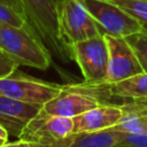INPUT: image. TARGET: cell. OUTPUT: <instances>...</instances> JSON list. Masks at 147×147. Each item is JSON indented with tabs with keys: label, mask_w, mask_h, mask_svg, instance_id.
I'll return each instance as SVG.
<instances>
[{
	"label": "cell",
	"mask_w": 147,
	"mask_h": 147,
	"mask_svg": "<svg viewBox=\"0 0 147 147\" xmlns=\"http://www.w3.org/2000/svg\"><path fill=\"white\" fill-rule=\"evenodd\" d=\"M0 48L18 65L39 70L51 65V54L30 24L20 28L0 23Z\"/></svg>",
	"instance_id": "1"
},
{
	"label": "cell",
	"mask_w": 147,
	"mask_h": 147,
	"mask_svg": "<svg viewBox=\"0 0 147 147\" xmlns=\"http://www.w3.org/2000/svg\"><path fill=\"white\" fill-rule=\"evenodd\" d=\"M72 133L71 117L47 115L40 109L17 139L29 142L31 147H67Z\"/></svg>",
	"instance_id": "2"
},
{
	"label": "cell",
	"mask_w": 147,
	"mask_h": 147,
	"mask_svg": "<svg viewBox=\"0 0 147 147\" xmlns=\"http://www.w3.org/2000/svg\"><path fill=\"white\" fill-rule=\"evenodd\" d=\"M25 10L28 23L34 32L47 42L60 56L69 55L70 51L64 45L59 30V1L57 0H21Z\"/></svg>",
	"instance_id": "3"
},
{
	"label": "cell",
	"mask_w": 147,
	"mask_h": 147,
	"mask_svg": "<svg viewBox=\"0 0 147 147\" xmlns=\"http://www.w3.org/2000/svg\"><path fill=\"white\" fill-rule=\"evenodd\" d=\"M71 59L78 64L85 84L102 85L108 74V45L105 34L88 38L70 45Z\"/></svg>",
	"instance_id": "4"
},
{
	"label": "cell",
	"mask_w": 147,
	"mask_h": 147,
	"mask_svg": "<svg viewBox=\"0 0 147 147\" xmlns=\"http://www.w3.org/2000/svg\"><path fill=\"white\" fill-rule=\"evenodd\" d=\"M59 30L69 51L71 44L103 34L82 0H59Z\"/></svg>",
	"instance_id": "5"
},
{
	"label": "cell",
	"mask_w": 147,
	"mask_h": 147,
	"mask_svg": "<svg viewBox=\"0 0 147 147\" xmlns=\"http://www.w3.org/2000/svg\"><path fill=\"white\" fill-rule=\"evenodd\" d=\"M99 85L63 86V90L53 99L42 105L41 111L47 115L71 117L105 103L99 96Z\"/></svg>",
	"instance_id": "6"
},
{
	"label": "cell",
	"mask_w": 147,
	"mask_h": 147,
	"mask_svg": "<svg viewBox=\"0 0 147 147\" xmlns=\"http://www.w3.org/2000/svg\"><path fill=\"white\" fill-rule=\"evenodd\" d=\"M103 34L127 37L144 30L138 20L110 0H82Z\"/></svg>",
	"instance_id": "7"
},
{
	"label": "cell",
	"mask_w": 147,
	"mask_h": 147,
	"mask_svg": "<svg viewBox=\"0 0 147 147\" xmlns=\"http://www.w3.org/2000/svg\"><path fill=\"white\" fill-rule=\"evenodd\" d=\"M62 90L63 86L16 74V71L8 77L0 78V94L26 103L42 106Z\"/></svg>",
	"instance_id": "8"
},
{
	"label": "cell",
	"mask_w": 147,
	"mask_h": 147,
	"mask_svg": "<svg viewBox=\"0 0 147 147\" xmlns=\"http://www.w3.org/2000/svg\"><path fill=\"white\" fill-rule=\"evenodd\" d=\"M105 39L107 41L109 53L106 85L116 84L144 71L132 46L125 37L105 34Z\"/></svg>",
	"instance_id": "9"
},
{
	"label": "cell",
	"mask_w": 147,
	"mask_h": 147,
	"mask_svg": "<svg viewBox=\"0 0 147 147\" xmlns=\"http://www.w3.org/2000/svg\"><path fill=\"white\" fill-rule=\"evenodd\" d=\"M41 107V105L26 103L0 94V124L5 126L9 136L18 138Z\"/></svg>",
	"instance_id": "10"
},
{
	"label": "cell",
	"mask_w": 147,
	"mask_h": 147,
	"mask_svg": "<svg viewBox=\"0 0 147 147\" xmlns=\"http://www.w3.org/2000/svg\"><path fill=\"white\" fill-rule=\"evenodd\" d=\"M123 116V109L117 105L101 103L72 118L74 133L108 130L117 125Z\"/></svg>",
	"instance_id": "11"
},
{
	"label": "cell",
	"mask_w": 147,
	"mask_h": 147,
	"mask_svg": "<svg viewBox=\"0 0 147 147\" xmlns=\"http://www.w3.org/2000/svg\"><path fill=\"white\" fill-rule=\"evenodd\" d=\"M121 107L123 109L122 119L113 129L127 133L147 134V103L144 100H133Z\"/></svg>",
	"instance_id": "12"
},
{
	"label": "cell",
	"mask_w": 147,
	"mask_h": 147,
	"mask_svg": "<svg viewBox=\"0 0 147 147\" xmlns=\"http://www.w3.org/2000/svg\"><path fill=\"white\" fill-rule=\"evenodd\" d=\"M126 132L108 129L95 132L72 133L67 147H115L125 137Z\"/></svg>",
	"instance_id": "13"
},
{
	"label": "cell",
	"mask_w": 147,
	"mask_h": 147,
	"mask_svg": "<svg viewBox=\"0 0 147 147\" xmlns=\"http://www.w3.org/2000/svg\"><path fill=\"white\" fill-rule=\"evenodd\" d=\"M108 93L132 100H144L147 98V72L142 71L126 79H123L116 84H103Z\"/></svg>",
	"instance_id": "14"
},
{
	"label": "cell",
	"mask_w": 147,
	"mask_h": 147,
	"mask_svg": "<svg viewBox=\"0 0 147 147\" xmlns=\"http://www.w3.org/2000/svg\"><path fill=\"white\" fill-rule=\"evenodd\" d=\"M126 10L147 30V0H110Z\"/></svg>",
	"instance_id": "15"
},
{
	"label": "cell",
	"mask_w": 147,
	"mask_h": 147,
	"mask_svg": "<svg viewBox=\"0 0 147 147\" xmlns=\"http://www.w3.org/2000/svg\"><path fill=\"white\" fill-rule=\"evenodd\" d=\"M125 38L132 46L142 70L147 72V30L144 29Z\"/></svg>",
	"instance_id": "16"
},
{
	"label": "cell",
	"mask_w": 147,
	"mask_h": 147,
	"mask_svg": "<svg viewBox=\"0 0 147 147\" xmlns=\"http://www.w3.org/2000/svg\"><path fill=\"white\" fill-rule=\"evenodd\" d=\"M0 23H6L20 28L29 24L25 16L16 11L14 8L2 3L1 1H0Z\"/></svg>",
	"instance_id": "17"
},
{
	"label": "cell",
	"mask_w": 147,
	"mask_h": 147,
	"mask_svg": "<svg viewBox=\"0 0 147 147\" xmlns=\"http://www.w3.org/2000/svg\"><path fill=\"white\" fill-rule=\"evenodd\" d=\"M18 64L0 48V78L10 76L17 70Z\"/></svg>",
	"instance_id": "18"
},
{
	"label": "cell",
	"mask_w": 147,
	"mask_h": 147,
	"mask_svg": "<svg viewBox=\"0 0 147 147\" xmlns=\"http://www.w3.org/2000/svg\"><path fill=\"white\" fill-rule=\"evenodd\" d=\"M116 146L122 147H147V134H138V133H127L124 139Z\"/></svg>",
	"instance_id": "19"
},
{
	"label": "cell",
	"mask_w": 147,
	"mask_h": 147,
	"mask_svg": "<svg viewBox=\"0 0 147 147\" xmlns=\"http://www.w3.org/2000/svg\"><path fill=\"white\" fill-rule=\"evenodd\" d=\"M2 3L14 8L16 11H18L20 14H22L23 16H25V10H24V7H23V3L21 0H0ZM26 17V16H25ZM28 20V18H26Z\"/></svg>",
	"instance_id": "20"
},
{
	"label": "cell",
	"mask_w": 147,
	"mask_h": 147,
	"mask_svg": "<svg viewBox=\"0 0 147 147\" xmlns=\"http://www.w3.org/2000/svg\"><path fill=\"white\" fill-rule=\"evenodd\" d=\"M0 147H31V145L29 142H26V141H23V140L18 139L15 142H6Z\"/></svg>",
	"instance_id": "21"
},
{
	"label": "cell",
	"mask_w": 147,
	"mask_h": 147,
	"mask_svg": "<svg viewBox=\"0 0 147 147\" xmlns=\"http://www.w3.org/2000/svg\"><path fill=\"white\" fill-rule=\"evenodd\" d=\"M8 137H9L8 131L5 129L3 125L0 124V139H3V140H6V141H8Z\"/></svg>",
	"instance_id": "22"
},
{
	"label": "cell",
	"mask_w": 147,
	"mask_h": 147,
	"mask_svg": "<svg viewBox=\"0 0 147 147\" xmlns=\"http://www.w3.org/2000/svg\"><path fill=\"white\" fill-rule=\"evenodd\" d=\"M6 142H8V141H6V140H3V139H0V146H2V145L6 144Z\"/></svg>",
	"instance_id": "23"
},
{
	"label": "cell",
	"mask_w": 147,
	"mask_h": 147,
	"mask_svg": "<svg viewBox=\"0 0 147 147\" xmlns=\"http://www.w3.org/2000/svg\"><path fill=\"white\" fill-rule=\"evenodd\" d=\"M144 101H145V102L147 103V98H146V99H144Z\"/></svg>",
	"instance_id": "24"
},
{
	"label": "cell",
	"mask_w": 147,
	"mask_h": 147,
	"mask_svg": "<svg viewBox=\"0 0 147 147\" xmlns=\"http://www.w3.org/2000/svg\"><path fill=\"white\" fill-rule=\"evenodd\" d=\"M115 147H122V146H115Z\"/></svg>",
	"instance_id": "25"
}]
</instances>
